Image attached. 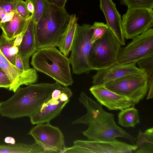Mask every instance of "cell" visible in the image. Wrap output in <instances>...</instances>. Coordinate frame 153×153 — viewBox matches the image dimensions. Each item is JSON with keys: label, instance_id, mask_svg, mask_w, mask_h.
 <instances>
[{"label": "cell", "instance_id": "d6a6232c", "mask_svg": "<svg viewBox=\"0 0 153 153\" xmlns=\"http://www.w3.org/2000/svg\"><path fill=\"white\" fill-rule=\"evenodd\" d=\"M149 88L147 100L152 98L153 97V79L149 80Z\"/></svg>", "mask_w": 153, "mask_h": 153}, {"label": "cell", "instance_id": "4fadbf2b", "mask_svg": "<svg viewBox=\"0 0 153 153\" xmlns=\"http://www.w3.org/2000/svg\"><path fill=\"white\" fill-rule=\"evenodd\" d=\"M89 91L97 102L109 110H120L135 105L128 97L114 92L104 85H94Z\"/></svg>", "mask_w": 153, "mask_h": 153}, {"label": "cell", "instance_id": "cb8c5ba5", "mask_svg": "<svg viewBox=\"0 0 153 153\" xmlns=\"http://www.w3.org/2000/svg\"><path fill=\"white\" fill-rule=\"evenodd\" d=\"M120 4L128 8H142L153 9V0H120Z\"/></svg>", "mask_w": 153, "mask_h": 153}, {"label": "cell", "instance_id": "8fae6325", "mask_svg": "<svg viewBox=\"0 0 153 153\" xmlns=\"http://www.w3.org/2000/svg\"><path fill=\"white\" fill-rule=\"evenodd\" d=\"M74 145L80 147L83 153H131L137 148L135 144L131 145L117 140L112 141L102 140H77Z\"/></svg>", "mask_w": 153, "mask_h": 153}, {"label": "cell", "instance_id": "836d02e7", "mask_svg": "<svg viewBox=\"0 0 153 153\" xmlns=\"http://www.w3.org/2000/svg\"><path fill=\"white\" fill-rule=\"evenodd\" d=\"M26 2L27 9L29 12L31 13H33L34 11V7L32 2L29 0H26Z\"/></svg>", "mask_w": 153, "mask_h": 153}, {"label": "cell", "instance_id": "f1b7e54d", "mask_svg": "<svg viewBox=\"0 0 153 153\" xmlns=\"http://www.w3.org/2000/svg\"><path fill=\"white\" fill-rule=\"evenodd\" d=\"M16 9L18 14L25 19H28L31 16L26 2L22 0H16Z\"/></svg>", "mask_w": 153, "mask_h": 153}, {"label": "cell", "instance_id": "ffe728a7", "mask_svg": "<svg viewBox=\"0 0 153 153\" xmlns=\"http://www.w3.org/2000/svg\"><path fill=\"white\" fill-rule=\"evenodd\" d=\"M137 148L134 153H153V128L143 132L140 130L136 138Z\"/></svg>", "mask_w": 153, "mask_h": 153}, {"label": "cell", "instance_id": "e0dca14e", "mask_svg": "<svg viewBox=\"0 0 153 153\" xmlns=\"http://www.w3.org/2000/svg\"><path fill=\"white\" fill-rule=\"evenodd\" d=\"M69 101H61L59 98L53 100L51 98L41 108L30 117L33 125L49 123L58 116Z\"/></svg>", "mask_w": 153, "mask_h": 153}, {"label": "cell", "instance_id": "7a4b0ae2", "mask_svg": "<svg viewBox=\"0 0 153 153\" xmlns=\"http://www.w3.org/2000/svg\"><path fill=\"white\" fill-rule=\"evenodd\" d=\"M102 106L95 101L89 102L85 107L86 113L75 120V124L88 126V128L82 132L83 134L88 140L112 141L117 137H121L135 143L136 138L118 126L114 114L105 111Z\"/></svg>", "mask_w": 153, "mask_h": 153}, {"label": "cell", "instance_id": "9a60e30c", "mask_svg": "<svg viewBox=\"0 0 153 153\" xmlns=\"http://www.w3.org/2000/svg\"><path fill=\"white\" fill-rule=\"evenodd\" d=\"M100 9L103 12L109 28L121 45L125 44L122 27V19L116 4L112 0H100Z\"/></svg>", "mask_w": 153, "mask_h": 153}, {"label": "cell", "instance_id": "d6986e66", "mask_svg": "<svg viewBox=\"0 0 153 153\" xmlns=\"http://www.w3.org/2000/svg\"><path fill=\"white\" fill-rule=\"evenodd\" d=\"M78 18L75 14L71 15L69 24L63 33L61 43L59 47L60 51L68 56L71 50L76 31Z\"/></svg>", "mask_w": 153, "mask_h": 153}, {"label": "cell", "instance_id": "30bf717a", "mask_svg": "<svg viewBox=\"0 0 153 153\" xmlns=\"http://www.w3.org/2000/svg\"><path fill=\"white\" fill-rule=\"evenodd\" d=\"M122 19L125 39H132L152 27L153 9L128 8Z\"/></svg>", "mask_w": 153, "mask_h": 153}, {"label": "cell", "instance_id": "7c38bea8", "mask_svg": "<svg viewBox=\"0 0 153 153\" xmlns=\"http://www.w3.org/2000/svg\"><path fill=\"white\" fill-rule=\"evenodd\" d=\"M0 68L7 75L11 82L9 90L15 92L20 86L28 85L37 81L36 70L30 68L23 71L12 64L7 59L0 49Z\"/></svg>", "mask_w": 153, "mask_h": 153}, {"label": "cell", "instance_id": "603a6c76", "mask_svg": "<svg viewBox=\"0 0 153 153\" xmlns=\"http://www.w3.org/2000/svg\"><path fill=\"white\" fill-rule=\"evenodd\" d=\"M15 39L9 40L2 32L0 36V49L7 59L15 66V60L18 52V47L14 44Z\"/></svg>", "mask_w": 153, "mask_h": 153}, {"label": "cell", "instance_id": "5b68a950", "mask_svg": "<svg viewBox=\"0 0 153 153\" xmlns=\"http://www.w3.org/2000/svg\"><path fill=\"white\" fill-rule=\"evenodd\" d=\"M93 30L91 25L77 24L69 58L73 74H88L93 70L89 61V54L92 44Z\"/></svg>", "mask_w": 153, "mask_h": 153}, {"label": "cell", "instance_id": "44dd1931", "mask_svg": "<svg viewBox=\"0 0 153 153\" xmlns=\"http://www.w3.org/2000/svg\"><path fill=\"white\" fill-rule=\"evenodd\" d=\"M118 123L125 127H134L140 123L139 112L134 106L120 110L118 114Z\"/></svg>", "mask_w": 153, "mask_h": 153}, {"label": "cell", "instance_id": "5bb4252c", "mask_svg": "<svg viewBox=\"0 0 153 153\" xmlns=\"http://www.w3.org/2000/svg\"><path fill=\"white\" fill-rule=\"evenodd\" d=\"M136 63L120 64L116 63L105 69L97 71L93 76L94 85H104L115 79L130 74H147L136 66Z\"/></svg>", "mask_w": 153, "mask_h": 153}, {"label": "cell", "instance_id": "4316f807", "mask_svg": "<svg viewBox=\"0 0 153 153\" xmlns=\"http://www.w3.org/2000/svg\"><path fill=\"white\" fill-rule=\"evenodd\" d=\"M91 27L93 30V33L91 39L92 44L100 38L109 28L106 24L101 22H95Z\"/></svg>", "mask_w": 153, "mask_h": 153}, {"label": "cell", "instance_id": "83f0119b", "mask_svg": "<svg viewBox=\"0 0 153 153\" xmlns=\"http://www.w3.org/2000/svg\"><path fill=\"white\" fill-rule=\"evenodd\" d=\"M33 3L34 7L33 13H31L35 23L42 15L44 9V0H29Z\"/></svg>", "mask_w": 153, "mask_h": 153}, {"label": "cell", "instance_id": "7402d4cb", "mask_svg": "<svg viewBox=\"0 0 153 153\" xmlns=\"http://www.w3.org/2000/svg\"><path fill=\"white\" fill-rule=\"evenodd\" d=\"M45 153L35 143L32 144L19 143L0 145V153Z\"/></svg>", "mask_w": 153, "mask_h": 153}, {"label": "cell", "instance_id": "d590c367", "mask_svg": "<svg viewBox=\"0 0 153 153\" xmlns=\"http://www.w3.org/2000/svg\"><path fill=\"white\" fill-rule=\"evenodd\" d=\"M0 70H2L0 68ZM3 71V70H2Z\"/></svg>", "mask_w": 153, "mask_h": 153}, {"label": "cell", "instance_id": "1f68e13d", "mask_svg": "<svg viewBox=\"0 0 153 153\" xmlns=\"http://www.w3.org/2000/svg\"><path fill=\"white\" fill-rule=\"evenodd\" d=\"M15 66L23 71H26L25 70L22 61L18 53L16 55V57Z\"/></svg>", "mask_w": 153, "mask_h": 153}, {"label": "cell", "instance_id": "2e32d148", "mask_svg": "<svg viewBox=\"0 0 153 153\" xmlns=\"http://www.w3.org/2000/svg\"><path fill=\"white\" fill-rule=\"evenodd\" d=\"M18 52L25 71L30 69L29 59L36 51L35 23L31 15L22 41L18 47Z\"/></svg>", "mask_w": 153, "mask_h": 153}, {"label": "cell", "instance_id": "f546056e", "mask_svg": "<svg viewBox=\"0 0 153 153\" xmlns=\"http://www.w3.org/2000/svg\"><path fill=\"white\" fill-rule=\"evenodd\" d=\"M11 82L6 74L2 70H0V88H9Z\"/></svg>", "mask_w": 153, "mask_h": 153}, {"label": "cell", "instance_id": "9c48e42d", "mask_svg": "<svg viewBox=\"0 0 153 153\" xmlns=\"http://www.w3.org/2000/svg\"><path fill=\"white\" fill-rule=\"evenodd\" d=\"M28 134L33 137L35 143L45 153H61L66 147L62 132L50 122L36 124Z\"/></svg>", "mask_w": 153, "mask_h": 153}, {"label": "cell", "instance_id": "6da1fadb", "mask_svg": "<svg viewBox=\"0 0 153 153\" xmlns=\"http://www.w3.org/2000/svg\"><path fill=\"white\" fill-rule=\"evenodd\" d=\"M61 86L56 82L33 83L19 87L11 97L0 102V114L12 119L30 117L51 98L53 90Z\"/></svg>", "mask_w": 153, "mask_h": 153}, {"label": "cell", "instance_id": "3957f363", "mask_svg": "<svg viewBox=\"0 0 153 153\" xmlns=\"http://www.w3.org/2000/svg\"><path fill=\"white\" fill-rule=\"evenodd\" d=\"M71 17L65 7H58L44 0L43 13L35 23L36 51L45 48L59 47Z\"/></svg>", "mask_w": 153, "mask_h": 153}, {"label": "cell", "instance_id": "4dcf8cb0", "mask_svg": "<svg viewBox=\"0 0 153 153\" xmlns=\"http://www.w3.org/2000/svg\"><path fill=\"white\" fill-rule=\"evenodd\" d=\"M48 3L54 5L58 7H65L68 0H45Z\"/></svg>", "mask_w": 153, "mask_h": 153}, {"label": "cell", "instance_id": "52a82bcc", "mask_svg": "<svg viewBox=\"0 0 153 153\" xmlns=\"http://www.w3.org/2000/svg\"><path fill=\"white\" fill-rule=\"evenodd\" d=\"M149 84L147 74H134L126 75L104 85L114 92L128 97L136 105L147 95Z\"/></svg>", "mask_w": 153, "mask_h": 153}, {"label": "cell", "instance_id": "e575fe53", "mask_svg": "<svg viewBox=\"0 0 153 153\" xmlns=\"http://www.w3.org/2000/svg\"><path fill=\"white\" fill-rule=\"evenodd\" d=\"M4 141L6 143L10 144H14L15 142L14 139L10 137H6Z\"/></svg>", "mask_w": 153, "mask_h": 153}, {"label": "cell", "instance_id": "ba28073f", "mask_svg": "<svg viewBox=\"0 0 153 153\" xmlns=\"http://www.w3.org/2000/svg\"><path fill=\"white\" fill-rule=\"evenodd\" d=\"M153 56V29L132 38L125 47L121 48L117 63L126 64L136 63L143 58Z\"/></svg>", "mask_w": 153, "mask_h": 153}, {"label": "cell", "instance_id": "277c9868", "mask_svg": "<svg viewBox=\"0 0 153 153\" xmlns=\"http://www.w3.org/2000/svg\"><path fill=\"white\" fill-rule=\"evenodd\" d=\"M31 64L36 71L64 86L71 85L74 83L69 59L55 47L38 50L32 55Z\"/></svg>", "mask_w": 153, "mask_h": 153}, {"label": "cell", "instance_id": "ac0fdd59", "mask_svg": "<svg viewBox=\"0 0 153 153\" xmlns=\"http://www.w3.org/2000/svg\"><path fill=\"white\" fill-rule=\"evenodd\" d=\"M30 18L25 19L16 11L11 20L0 23V27L7 39L13 40L25 31Z\"/></svg>", "mask_w": 153, "mask_h": 153}, {"label": "cell", "instance_id": "d4e9b609", "mask_svg": "<svg viewBox=\"0 0 153 153\" xmlns=\"http://www.w3.org/2000/svg\"><path fill=\"white\" fill-rule=\"evenodd\" d=\"M16 0H0V22L11 13L16 11Z\"/></svg>", "mask_w": 153, "mask_h": 153}, {"label": "cell", "instance_id": "484cf974", "mask_svg": "<svg viewBox=\"0 0 153 153\" xmlns=\"http://www.w3.org/2000/svg\"><path fill=\"white\" fill-rule=\"evenodd\" d=\"M137 63L139 68L146 72L149 80L153 79V56L143 58Z\"/></svg>", "mask_w": 153, "mask_h": 153}, {"label": "cell", "instance_id": "8992f818", "mask_svg": "<svg viewBox=\"0 0 153 153\" xmlns=\"http://www.w3.org/2000/svg\"><path fill=\"white\" fill-rule=\"evenodd\" d=\"M121 46L109 28L102 36L92 44L89 59L93 70L106 69L117 63Z\"/></svg>", "mask_w": 153, "mask_h": 153}]
</instances>
